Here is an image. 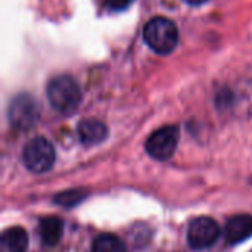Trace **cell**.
I'll return each instance as SVG.
<instances>
[{
    "label": "cell",
    "mask_w": 252,
    "mask_h": 252,
    "mask_svg": "<svg viewBox=\"0 0 252 252\" xmlns=\"http://www.w3.org/2000/svg\"><path fill=\"white\" fill-rule=\"evenodd\" d=\"M56 159L53 145L44 137H34L31 139L22 152V161L25 167L37 174L49 171Z\"/></svg>",
    "instance_id": "3"
},
{
    "label": "cell",
    "mask_w": 252,
    "mask_h": 252,
    "mask_svg": "<svg viewBox=\"0 0 252 252\" xmlns=\"http://www.w3.org/2000/svg\"><path fill=\"white\" fill-rule=\"evenodd\" d=\"M143 40L155 53L168 55L179 44V30L173 21L164 16H155L146 22Z\"/></svg>",
    "instance_id": "2"
},
{
    "label": "cell",
    "mask_w": 252,
    "mask_h": 252,
    "mask_svg": "<svg viewBox=\"0 0 252 252\" xmlns=\"http://www.w3.org/2000/svg\"><path fill=\"white\" fill-rule=\"evenodd\" d=\"M78 137L83 145L93 146L103 142L108 136V127L97 120H83L77 128Z\"/></svg>",
    "instance_id": "8"
},
{
    "label": "cell",
    "mask_w": 252,
    "mask_h": 252,
    "mask_svg": "<svg viewBox=\"0 0 252 252\" xmlns=\"http://www.w3.org/2000/svg\"><path fill=\"white\" fill-rule=\"evenodd\" d=\"M46 94L52 108L63 115L72 114L81 102V89L69 75L52 78L46 87Z\"/></svg>",
    "instance_id": "1"
},
{
    "label": "cell",
    "mask_w": 252,
    "mask_h": 252,
    "mask_svg": "<svg viewBox=\"0 0 252 252\" xmlns=\"http://www.w3.org/2000/svg\"><path fill=\"white\" fill-rule=\"evenodd\" d=\"M38 233L43 245L55 247L63 235V221L58 217H44L40 220Z\"/></svg>",
    "instance_id": "10"
},
{
    "label": "cell",
    "mask_w": 252,
    "mask_h": 252,
    "mask_svg": "<svg viewBox=\"0 0 252 252\" xmlns=\"http://www.w3.org/2000/svg\"><path fill=\"white\" fill-rule=\"evenodd\" d=\"M92 252H127L124 242L111 233L99 235L92 245Z\"/></svg>",
    "instance_id": "11"
},
{
    "label": "cell",
    "mask_w": 252,
    "mask_h": 252,
    "mask_svg": "<svg viewBox=\"0 0 252 252\" xmlns=\"http://www.w3.org/2000/svg\"><path fill=\"white\" fill-rule=\"evenodd\" d=\"M251 252H252V251H251Z\"/></svg>",
    "instance_id": "15"
},
{
    "label": "cell",
    "mask_w": 252,
    "mask_h": 252,
    "mask_svg": "<svg viewBox=\"0 0 252 252\" xmlns=\"http://www.w3.org/2000/svg\"><path fill=\"white\" fill-rule=\"evenodd\" d=\"M7 118L12 127L16 130L32 128L40 118V105L28 93L15 96L7 109Z\"/></svg>",
    "instance_id": "4"
},
{
    "label": "cell",
    "mask_w": 252,
    "mask_h": 252,
    "mask_svg": "<svg viewBox=\"0 0 252 252\" xmlns=\"http://www.w3.org/2000/svg\"><path fill=\"white\" fill-rule=\"evenodd\" d=\"M105 3L112 10H124L133 3V0H105Z\"/></svg>",
    "instance_id": "13"
},
{
    "label": "cell",
    "mask_w": 252,
    "mask_h": 252,
    "mask_svg": "<svg viewBox=\"0 0 252 252\" xmlns=\"http://www.w3.org/2000/svg\"><path fill=\"white\" fill-rule=\"evenodd\" d=\"M252 236V217L242 214L232 217L224 227V238L229 244H241Z\"/></svg>",
    "instance_id": "7"
},
{
    "label": "cell",
    "mask_w": 252,
    "mask_h": 252,
    "mask_svg": "<svg viewBox=\"0 0 252 252\" xmlns=\"http://www.w3.org/2000/svg\"><path fill=\"white\" fill-rule=\"evenodd\" d=\"M28 233L22 227H9L0 239V252H27Z\"/></svg>",
    "instance_id": "9"
},
{
    "label": "cell",
    "mask_w": 252,
    "mask_h": 252,
    "mask_svg": "<svg viewBox=\"0 0 252 252\" xmlns=\"http://www.w3.org/2000/svg\"><path fill=\"white\" fill-rule=\"evenodd\" d=\"M84 198H86V192L81 189H77V190H68V192L59 193L55 198V202L62 205V207H75Z\"/></svg>",
    "instance_id": "12"
},
{
    "label": "cell",
    "mask_w": 252,
    "mask_h": 252,
    "mask_svg": "<svg viewBox=\"0 0 252 252\" xmlns=\"http://www.w3.org/2000/svg\"><path fill=\"white\" fill-rule=\"evenodd\" d=\"M186 3H189V4H193V6H199V4H204V3H207L208 0H185Z\"/></svg>",
    "instance_id": "14"
},
{
    "label": "cell",
    "mask_w": 252,
    "mask_h": 252,
    "mask_svg": "<svg viewBox=\"0 0 252 252\" xmlns=\"http://www.w3.org/2000/svg\"><path fill=\"white\" fill-rule=\"evenodd\" d=\"M179 143V128L176 126H165L154 131L146 140V152L158 159L165 161L173 157Z\"/></svg>",
    "instance_id": "5"
},
{
    "label": "cell",
    "mask_w": 252,
    "mask_h": 252,
    "mask_svg": "<svg viewBox=\"0 0 252 252\" xmlns=\"http://www.w3.org/2000/svg\"><path fill=\"white\" fill-rule=\"evenodd\" d=\"M220 236V226L210 217H198L190 221L188 229V242L193 250H207L213 247Z\"/></svg>",
    "instance_id": "6"
}]
</instances>
